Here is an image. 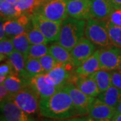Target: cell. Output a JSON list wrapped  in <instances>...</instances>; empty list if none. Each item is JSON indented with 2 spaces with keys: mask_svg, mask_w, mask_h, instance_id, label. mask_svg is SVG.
Masks as SVG:
<instances>
[{
  "mask_svg": "<svg viewBox=\"0 0 121 121\" xmlns=\"http://www.w3.org/2000/svg\"><path fill=\"white\" fill-rule=\"evenodd\" d=\"M40 114L55 120L69 119L80 116L69 94L63 89L59 90L49 98L40 99Z\"/></svg>",
  "mask_w": 121,
  "mask_h": 121,
  "instance_id": "cell-1",
  "label": "cell"
},
{
  "mask_svg": "<svg viewBox=\"0 0 121 121\" xmlns=\"http://www.w3.org/2000/svg\"><path fill=\"white\" fill-rule=\"evenodd\" d=\"M86 26V20L67 17L61 24L60 38L58 43L71 51L83 39Z\"/></svg>",
  "mask_w": 121,
  "mask_h": 121,
  "instance_id": "cell-2",
  "label": "cell"
},
{
  "mask_svg": "<svg viewBox=\"0 0 121 121\" xmlns=\"http://www.w3.org/2000/svg\"><path fill=\"white\" fill-rule=\"evenodd\" d=\"M67 3L68 0L42 1L33 13H37L52 21L63 22L69 16L67 9Z\"/></svg>",
  "mask_w": 121,
  "mask_h": 121,
  "instance_id": "cell-3",
  "label": "cell"
},
{
  "mask_svg": "<svg viewBox=\"0 0 121 121\" xmlns=\"http://www.w3.org/2000/svg\"><path fill=\"white\" fill-rule=\"evenodd\" d=\"M10 99L31 116L40 113V98L30 86L13 94Z\"/></svg>",
  "mask_w": 121,
  "mask_h": 121,
  "instance_id": "cell-4",
  "label": "cell"
},
{
  "mask_svg": "<svg viewBox=\"0 0 121 121\" xmlns=\"http://www.w3.org/2000/svg\"><path fill=\"white\" fill-rule=\"evenodd\" d=\"M85 35L91 43L102 47L112 45L108 36L106 20L91 18L87 20Z\"/></svg>",
  "mask_w": 121,
  "mask_h": 121,
  "instance_id": "cell-5",
  "label": "cell"
},
{
  "mask_svg": "<svg viewBox=\"0 0 121 121\" xmlns=\"http://www.w3.org/2000/svg\"><path fill=\"white\" fill-rule=\"evenodd\" d=\"M30 17L32 26L36 27L42 32L48 43L59 41L62 22L52 21L37 13L32 14Z\"/></svg>",
  "mask_w": 121,
  "mask_h": 121,
  "instance_id": "cell-6",
  "label": "cell"
},
{
  "mask_svg": "<svg viewBox=\"0 0 121 121\" xmlns=\"http://www.w3.org/2000/svg\"><path fill=\"white\" fill-rule=\"evenodd\" d=\"M63 89L69 94L75 108L80 116L89 114L91 106L95 98L84 94L71 82H69L65 85Z\"/></svg>",
  "mask_w": 121,
  "mask_h": 121,
  "instance_id": "cell-7",
  "label": "cell"
},
{
  "mask_svg": "<svg viewBox=\"0 0 121 121\" xmlns=\"http://www.w3.org/2000/svg\"><path fill=\"white\" fill-rule=\"evenodd\" d=\"M73 68L74 67L71 63H59L55 68L46 73L48 81L57 87L63 89L65 85L71 82V78L74 73Z\"/></svg>",
  "mask_w": 121,
  "mask_h": 121,
  "instance_id": "cell-8",
  "label": "cell"
},
{
  "mask_svg": "<svg viewBox=\"0 0 121 121\" xmlns=\"http://www.w3.org/2000/svg\"><path fill=\"white\" fill-rule=\"evenodd\" d=\"M1 121H36L11 99L1 102Z\"/></svg>",
  "mask_w": 121,
  "mask_h": 121,
  "instance_id": "cell-9",
  "label": "cell"
},
{
  "mask_svg": "<svg viewBox=\"0 0 121 121\" xmlns=\"http://www.w3.org/2000/svg\"><path fill=\"white\" fill-rule=\"evenodd\" d=\"M94 44L89 39L83 38L70 51L71 63L74 67L82 65L95 51Z\"/></svg>",
  "mask_w": 121,
  "mask_h": 121,
  "instance_id": "cell-10",
  "label": "cell"
},
{
  "mask_svg": "<svg viewBox=\"0 0 121 121\" xmlns=\"http://www.w3.org/2000/svg\"><path fill=\"white\" fill-rule=\"evenodd\" d=\"M99 62L100 69L110 71L118 69L121 63V48L110 45L101 48Z\"/></svg>",
  "mask_w": 121,
  "mask_h": 121,
  "instance_id": "cell-11",
  "label": "cell"
},
{
  "mask_svg": "<svg viewBox=\"0 0 121 121\" xmlns=\"http://www.w3.org/2000/svg\"><path fill=\"white\" fill-rule=\"evenodd\" d=\"M30 86L39 94L41 99H45L60 90L48 81L46 74H40L31 78Z\"/></svg>",
  "mask_w": 121,
  "mask_h": 121,
  "instance_id": "cell-12",
  "label": "cell"
},
{
  "mask_svg": "<svg viewBox=\"0 0 121 121\" xmlns=\"http://www.w3.org/2000/svg\"><path fill=\"white\" fill-rule=\"evenodd\" d=\"M90 8L91 0H68L67 9L69 17L88 20L91 18Z\"/></svg>",
  "mask_w": 121,
  "mask_h": 121,
  "instance_id": "cell-13",
  "label": "cell"
},
{
  "mask_svg": "<svg viewBox=\"0 0 121 121\" xmlns=\"http://www.w3.org/2000/svg\"><path fill=\"white\" fill-rule=\"evenodd\" d=\"M71 82L74 83L78 88L89 96L97 98L100 94L95 79L91 75H80L75 73L74 71V73L73 74L71 79Z\"/></svg>",
  "mask_w": 121,
  "mask_h": 121,
  "instance_id": "cell-14",
  "label": "cell"
},
{
  "mask_svg": "<svg viewBox=\"0 0 121 121\" xmlns=\"http://www.w3.org/2000/svg\"><path fill=\"white\" fill-rule=\"evenodd\" d=\"M115 113L116 108L108 106L95 98L91 106L88 115L95 120L112 119Z\"/></svg>",
  "mask_w": 121,
  "mask_h": 121,
  "instance_id": "cell-15",
  "label": "cell"
},
{
  "mask_svg": "<svg viewBox=\"0 0 121 121\" xmlns=\"http://www.w3.org/2000/svg\"><path fill=\"white\" fill-rule=\"evenodd\" d=\"M114 9L110 0H91L90 13L91 18L108 20Z\"/></svg>",
  "mask_w": 121,
  "mask_h": 121,
  "instance_id": "cell-16",
  "label": "cell"
},
{
  "mask_svg": "<svg viewBox=\"0 0 121 121\" xmlns=\"http://www.w3.org/2000/svg\"><path fill=\"white\" fill-rule=\"evenodd\" d=\"M100 49H98L91 56L87 59L82 65L76 67L75 73L83 76H89L100 69L99 62Z\"/></svg>",
  "mask_w": 121,
  "mask_h": 121,
  "instance_id": "cell-17",
  "label": "cell"
},
{
  "mask_svg": "<svg viewBox=\"0 0 121 121\" xmlns=\"http://www.w3.org/2000/svg\"><path fill=\"white\" fill-rule=\"evenodd\" d=\"M7 59L8 60L6 62H8L10 65L12 70V74L22 77L26 66V61L27 59L26 56L21 52L14 50L9 55Z\"/></svg>",
  "mask_w": 121,
  "mask_h": 121,
  "instance_id": "cell-18",
  "label": "cell"
},
{
  "mask_svg": "<svg viewBox=\"0 0 121 121\" xmlns=\"http://www.w3.org/2000/svg\"><path fill=\"white\" fill-rule=\"evenodd\" d=\"M97 98L108 106L116 108L121 100V90L111 86L106 91L101 92Z\"/></svg>",
  "mask_w": 121,
  "mask_h": 121,
  "instance_id": "cell-19",
  "label": "cell"
},
{
  "mask_svg": "<svg viewBox=\"0 0 121 121\" xmlns=\"http://www.w3.org/2000/svg\"><path fill=\"white\" fill-rule=\"evenodd\" d=\"M30 79H24L17 75L11 74L6 78L3 84L13 94L21 90L24 87L30 86Z\"/></svg>",
  "mask_w": 121,
  "mask_h": 121,
  "instance_id": "cell-20",
  "label": "cell"
},
{
  "mask_svg": "<svg viewBox=\"0 0 121 121\" xmlns=\"http://www.w3.org/2000/svg\"><path fill=\"white\" fill-rule=\"evenodd\" d=\"M43 73L44 71L39 59L28 56L26 59L24 71L21 78L30 79L38 75Z\"/></svg>",
  "mask_w": 121,
  "mask_h": 121,
  "instance_id": "cell-21",
  "label": "cell"
},
{
  "mask_svg": "<svg viewBox=\"0 0 121 121\" xmlns=\"http://www.w3.org/2000/svg\"><path fill=\"white\" fill-rule=\"evenodd\" d=\"M48 53L51 54L59 63H71L70 51L59 43L51 44L48 48Z\"/></svg>",
  "mask_w": 121,
  "mask_h": 121,
  "instance_id": "cell-22",
  "label": "cell"
},
{
  "mask_svg": "<svg viewBox=\"0 0 121 121\" xmlns=\"http://www.w3.org/2000/svg\"><path fill=\"white\" fill-rule=\"evenodd\" d=\"M5 32L9 39L22 35L29 30L18 19L6 20L4 23Z\"/></svg>",
  "mask_w": 121,
  "mask_h": 121,
  "instance_id": "cell-23",
  "label": "cell"
},
{
  "mask_svg": "<svg viewBox=\"0 0 121 121\" xmlns=\"http://www.w3.org/2000/svg\"><path fill=\"white\" fill-rule=\"evenodd\" d=\"M95 79L100 93L106 91L112 86V73L104 69H99L94 74L91 75Z\"/></svg>",
  "mask_w": 121,
  "mask_h": 121,
  "instance_id": "cell-24",
  "label": "cell"
},
{
  "mask_svg": "<svg viewBox=\"0 0 121 121\" xmlns=\"http://www.w3.org/2000/svg\"><path fill=\"white\" fill-rule=\"evenodd\" d=\"M14 50L21 52L26 58L28 57V52L31 45L26 32L11 38Z\"/></svg>",
  "mask_w": 121,
  "mask_h": 121,
  "instance_id": "cell-25",
  "label": "cell"
},
{
  "mask_svg": "<svg viewBox=\"0 0 121 121\" xmlns=\"http://www.w3.org/2000/svg\"><path fill=\"white\" fill-rule=\"evenodd\" d=\"M41 1L40 0H17L14 5L21 15L26 14L30 16L35 12Z\"/></svg>",
  "mask_w": 121,
  "mask_h": 121,
  "instance_id": "cell-26",
  "label": "cell"
},
{
  "mask_svg": "<svg viewBox=\"0 0 121 121\" xmlns=\"http://www.w3.org/2000/svg\"><path fill=\"white\" fill-rule=\"evenodd\" d=\"M1 17L3 20H15L21 16L20 13L15 8V5L5 0L0 1Z\"/></svg>",
  "mask_w": 121,
  "mask_h": 121,
  "instance_id": "cell-27",
  "label": "cell"
},
{
  "mask_svg": "<svg viewBox=\"0 0 121 121\" xmlns=\"http://www.w3.org/2000/svg\"><path fill=\"white\" fill-rule=\"evenodd\" d=\"M106 26L112 44L121 48V26H117L108 20H106Z\"/></svg>",
  "mask_w": 121,
  "mask_h": 121,
  "instance_id": "cell-28",
  "label": "cell"
},
{
  "mask_svg": "<svg viewBox=\"0 0 121 121\" xmlns=\"http://www.w3.org/2000/svg\"><path fill=\"white\" fill-rule=\"evenodd\" d=\"M26 34L31 44H47L48 43V40L42 33V32L34 26H32L31 29H29L26 32Z\"/></svg>",
  "mask_w": 121,
  "mask_h": 121,
  "instance_id": "cell-29",
  "label": "cell"
},
{
  "mask_svg": "<svg viewBox=\"0 0 121 121\" xmlns=\"http://www.w3.org/2000/svg\"><path fill=\"white\" fill-rule=\"evenodd\" d=\"M48 48L46 44H31L28 52V56L35 59H40L48 53Z\"/></svg>",
  "mask_w": 121,
  "mask_h": 121,
  "instance_id": "cell-30",
  "label": "cell"
},
{
  "mask_svg": "<svg viewBox=\"0 0 121 121\" xmlns=\"http://www.w3.org/2000/svg\"><path fill=\"white\" fill-rule=\"evenodd\" d=\"M14 51L13 43L11 39L2 40L0 42V59L4 60L8 58L9 55Z\"/></svg>",
  "mask_w": 121,
  "mask_h": 121,
  "instance_id": "cell-31",
  "label": "cell"
},
{
  "mask_svg": "<svg viewBox=\"0 0 121 121\" xmlns=\"http://www.w3.org/2000/svg\"><path fill=\"white\" fill-rule=\"evenodd\" d=\"M39 59L43 67L45 74L48 73L59 64V63L55 60V59L49 53L40 57Z\"/></svg>",
  "mask_w": 121,
  "mask_h": 121,
  "instance_id": "cell-32",
  "label": "cell"
},
{
  "mask_svg": "<svg viewBox=\"0 0 121 121\" xmlns=\"http://www.w3.org/2000/svg\"><path fill=\"white\" fill-rule=\"evenodd\" d=\"M112 73V86L121 90V72L118 69L113 70Z\"/></svg>",
  "mask_w": 121,
  "mask_h": 121,
  "instance_id": "cell-33",
  "label": "cell"
},
{
  "mask_svg": "<svg viewBox=\"0 0 121 121\" xmlns=\"http://www.w3.org/2000/svg\"><path fill=\"white\" fill-rule=\"evenodd\" d=\"M108 20L117 26H121V9H114Z\"/></svg>",
  "mask_w": 121,
  "mask_h": 121,
  "instance_id": "cell-34",
  "label": "cell"
},
{
  "mask_svg": "<svg viewBox=\"0 0 121 121\" xmlns=\"http://www.w3.org/2000/svg\"><path fill=\"white\" fill-rule=\"evenodd\" d=\"M12 95L13 94H12L3 83L0 85V101L1 102H4L5 100L10 99Z\"/></svg>",
  "mask_w": 121,
  "mask_h": 121,
  "instance_id": "cell-35",
  "label": "cell"
},
{
  "mask_svg": "<svg viewBox=\"0 0 121 121\" xmlns=\"http://www.w3.org/2000/svg\"><path fill=\"white\" fill-rule=\"evenodd\" d=\"M12 74V70L8 62L3 63L0 67V76H4L7 78L8 75Z\"/></svg>",
  "mask_w": 121,
  "mask_h": 121,
  "instance_id": "cell-36",
  "label": "cell"
},
{
  "mask_svg": "<svg viewBox=\"0 0 121 121\" xmlns=\"http://www.w3.org/2000/svg\"><path fill=\"white\" fill-rule=\"evenodd\" d=\"M9 39L7 36L5 32L4 28V23L2 22V20H1V24H0V39L1 40H5V39Z\"/></svg>",
  "mask_w": 121,
  "mask_h": 121,
  "instance_id": "cell-37",
  "label": "cell"
},
{
  "mask_svg": "<svg viewBox=\"0 0 121 121\" xmlns=\"http://www.w3.org/2000/svg\"><path fill=\"white\" fill-rule=\"evenodd\" d=\"M110 2L114 9H121V0H110Z\"/></svg>",
  "mask_w": 121,
  "mask_h": 121,
  "instance_id": "cell-38",
  "label": "cell"
},
{
  "mask_svg": "<svg viewBox=\"0 0 121 121\" xmlns=\"http://www.w3.org/2000/svg\"><path fill=\"white\" fill-rule=\"evenodd\" d=\"M76 121H96L95 119L91 117H82V118H76Z\"/></svg>",
  "mask_w": 121,
  "mask_h": 121,
  "instance_id": "cell-39",
  "label": "cell"
},
{
  "mask_svg": "<svg viewBox=\"0 0 121 121\" xmlns=\"http://www.w3.org/2000/svg\"><path fill=\"white\" fill-rule=\"evenodd\" d=\"M112 120L114 121H121V113L117 112L115 113L114 116L112 118Z\"/></svg>",
  "mask_w": 121,
  "mask_h": 121,
  "instance_id": "cell-40",
  "label": "cell"
},
{
  "mask_svg": "<svg viewBox=\"0 0 121 121\" xmlns=\"http://www.w3.org/2000/svg\"><path fill=\"white\" fill-rule=\"evenodd\" d=\"M116 112L121 114V100L119 102V103L118 104L117 106L116 107Z\"/></svg>",
  "mask_w": 121,
  "mask_h": 121,
  "instance_id": "cell-41",
  "label": "cell"
},
{
  "mask_svg": "<svg viewBox=\"0 0 121 121\" xmlns=\"http://www.w3.org/2000/svg\"><path fill=\"white\" fill-rule=\"evenodd\" d=\"M58 121H76V118H69V119H65V120H58Z\"/></svg>",
  "mask_w": 121,
  "mask_h": 121,
  "instance_id": "cell-42",
  "label": "cell"
},
{
  "mask_svg": "<svg viewBox=\"0 0 121 121\" xmlns=\"http://www.w3.org/2000/svg\"><path fill=\"white\" fill-rule=\"evenodd\" d=\"M5 1H7L8 2L10 3V4H12L15 5V4L17 2V0H5Z\"/></svg>",
  "mask_w": 121,
  "mask_h": 121,
  "instance_id": "cell-43",
  "label": "cell"
},
{
  "mask_svg": "<svg viewBox=\"0 0 121 121\" xmlns=\"http://www.w3.org/2000/svg\"><path fill=\"white\" fill-rule=\"evenodd\" d=\"M96 121H112V119H102V120H95Z\"/></svg>",
  "mask_w": 121,
  "mask_h": 121,
  "instance_id": "cell-44",
  "label": "cell"
},
{
  "mask_svg": "<svg viewBox=\"0 0 121 121\" xmlns=\"http://www.w3.org/2000/svg\"><path fill=\"white\" fill-rule=\"evenodd\" d=\"M118 70H119V71L121 72V64H120V65H119V67H118Z\"/></svg>",
  "mask_w": 121,
  "mask_h": 121,
  "instance_id": "cell-45",
  "label": "cell"
},
{
  "mask_svg": "<svg viewBox=\"0 0 121 121\" xmlns=\"http://www.w3.org/2000/svg\"><path fill=\"white\" fill-rule=\"evenodd\" d=\"M40 1H46V0H40Z\"/></svg>",
  "mask_w": 121,
  "mask_h": 121,
  "instance_id": "cell-46",
  "label": "cell"
},
{
  "mask_svg": "<svg viewBox=\"0 0 121 121\" xmlns=\"http://www.w3.org/2000/svg\"><path fill=\"white\" fill-rule=\"evenodd\" d=\"M112 121H113V120H112Z\"/></svg>",
  "mask_w": 121,
  "mask_h": 121,
  "instance_id": "cell-47",
  "label": "cell"
}]
</instances>
